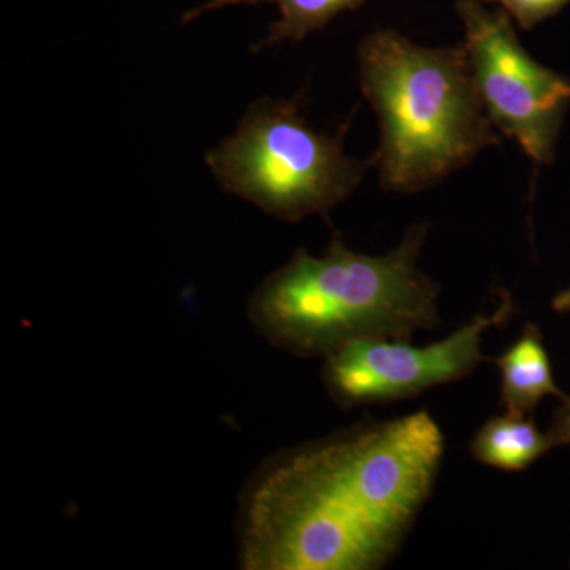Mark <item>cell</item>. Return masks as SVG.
I'll use <instances>...</instances> for the list:
<instances>
[{
    "label": "cell",
    "instance_id": "cell-3",
    "mask_svg": "<svg viewBox=\"0 0 570 570\" xmlns=\"http://www.w3.org/2000/svg\"><path fill=\"white\" fill-rule=\"evenodd\" d=\"M358 69L381 127L371 164L390 193L430 189L499 145L463 45L425 48L376 29L360 41Z\"/></svg>",
    "mask_w": 570,
    "mask_h": 570
},
{
    "label": "cell",
    "instance_id": "cell-9",
    "mask_svg": "<svg viewBox=\"0 0 570 570\" xmlns=\"http://www.w3.org/2000/svg\"><path fill=\"white\" fill-rule=\"evenodd\" d=\"M365 2L366 0H209L198 9L184 14L183 22L194 20L205 11L227 6L275 3L279 10V20L269 28L268 36L253 47V51L257 52L284 40H305L309 33L324 31L340 14L362 9Z\"/></svg>",
    "mask_w": 570,
    "mask_h": 570
},
{
    "label": "cell",
    "instance_id": "cell-8",
    "mask_svg": "<svg viewBox=\"0 0 570 570\" xmlns=\"http://www.w3.org/2000/svg\"><path fill=\"white\" fill-rule=\"evenodd\" d=\"M550 449L553 445L549 436L540 433L531 419L509 412L490 419L471 444V453L480 463L510 472L531 466Z\"/></svg>",
    "mask_w": 570,
    "mask_h": 570
},
{
    "label": "cell",
    "instance_id": "cell-6",
    "mask_svg": "<svg viewBox=\"0 0 570 570\" xmlns=\"http://www.w3.org/2000/svg\"><path fill=\"white\" fill-rule=\"evenodd\" d=\"M515 311L513 298L501 292L493 313L479 314L459 330L428 346L406 340H356L325 356L326 392L341 407L392 403L417 396L439 385L460 381L482 362V337L491 326L508 322Z\"/></svg>",
    "mask_w": 570,
    "mask_h": 570
},
{
    "label": "cell",
    "instance_id": "cell-4",
    "mask_svg": "<svg viewBox=\"0 0 570 570\" xmlns=\"http://www.w3.org/2000/svg\"><path fill=\"white\" fill-rule=\"evenodd\" d=\"M303 92L291 100L261 99L238 129L206 154V164L227 193L277 219L298 223L328 216L362 183L371 167L344 153V135L317 132L307 124Z\"/></svg>",
    "mask_w": 570,
    "mask_h": 570
},
{
    "label": "cell",
    "instance_id": "cell-7",
    "mask_svg": "<svg viewBox=\"0 0 570 570\" xmlns=\"http://www.w3.org/2000/svg\"><path fill=\"white\" fill-rule=\"evenodd\" d=\"M494 363L501 371V404L509 414L528 415L549 395L564 397L554 382L538 326H524L517 343Z\"/></svg>",
    "mask_w": 570,
    "mask_h": 570
},
{
    "label": "cell",
    "instance_id": "cell-10",
    "mask_svg": "<svg viewBox=\"0 0 570 570\" xmlns=\"http://www.w3.org/2000/svg\"><path fill=\"white\" fill-rule=\"evenodd\" d=\"M487 3H498L501 10L512 18L523 31H531L540 22L550 20L560 13L570 0H483Z\"/></svg>",
    "mask_w": 570,
    "mask_h": 570
},
{
    "label": "cell",
    "instance_id": "cell-12",
    "mask_svg": "<svg viewBox=\"0 0 570 570\" xmlns=\"http://www.w3.org/2000/svg\"><path fill=\"white\" fill-rule=\"evenodd\" d=\"M553 309L557 313L570 314V287L554 296Z\"/></svg>",
    "mask_w": 570,
    "mask_h": 570
},
{
    "label": "cell",
    "instance_id": "cell-11",
    "mask_svg": "<svg viewBox=\"0 0 570 570\" xmlns=\"http://www.w3.org/2000/svg\"><path fill=\"white\" fill-rule=\"evenodd\" d=\"M547 436L553 449L570 445V396L562 397L561 406L554 412Z\"/></svg>",
    "mask_w": 570,
    "mask_h": 570
},
{
    "label": "cell",
    "instance_id": "cell-1",
    "mask_svg": "<svg viewBox=\"0 0 570 570\" xmlns=\"http://www.w3.org/2000/svg\"><path fill=\"white\" fill-rule=\"evenodd\" d=\"M444 455L430 412L352 428L291 450L255 475L243 501L247 570H376L426 504Z\"/></svg>",
    "mask_w": 570,
    "mask_h": 570
},
{
    "label": "cell",
    "instance_id": "cell-2",
    "mask_svg": "<svg viewBox=\"0 0 570 570\" xmlns=\"http://www.w3.org/2000/svg\"><path fill=\"white\" fill-rule=\"evenodd\" d=\"M426 224L384 255L348 249L337 236L321 257L296 249L255 288L247 317L272 346L328 356L356 340H411L439 322V287L419 268Z\"/></svg>",
    "mask_w": 570,
    "mask_h": 570
},
{
    "label": "cell",
    "instance_id": "cell-5",
    "mask_svg": "<svg viewBox=\"0 0 570 570\" xmlns=\"http://www.w3.org/2000/svg\"><path fill=\"white\" fill-rule=\"evenodd\" d=\"M464 29L463 48L475 91L490 121L519 141L535 164L553 163L570 105V80L524 50L504 10L480 0L455 3Z\"/></svg>",
    "mask_w": 570,
    "mask_h": 570
}]
</instances>
